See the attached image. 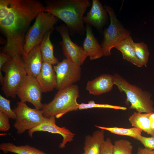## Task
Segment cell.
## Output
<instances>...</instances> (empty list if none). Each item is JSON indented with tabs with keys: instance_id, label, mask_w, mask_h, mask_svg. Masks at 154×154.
<instances>
[{
	"instance_id": "16",
	"label": "cell",
	"mask_w": 154,
	"mask_h": 154,
	"mask_svg": "<svg viewBox=\"0 0 154 154\" xmlns=\"http://www.w3.org/2000/svg\"><path fill=\"white\" fill-rule=\"evenodd\" d=\"M42 91L47 92L56 88V74L52 65L43 62L40 72L36 78Z\"/></svg>"
},
{
	"instance_id": "22",
	"label": "cell",
	"mask_w": 154,
	"mask_h": 154,
	"mask_svg": "<svg viewBox=\"0 0 154 154\" xmlns=\"http://www.w3.org/2000/svg\"><path fill=\"white\" fill-rule=\"evenodd\" d=\"M0 150L4 153L10 152L17 154H48L29 145H16L9 142L1 143Z\"/></svg>"
},
{
	"instance_id": "25",
	"label": "cell",
	"mask_w": 154,
	"mask_h": 154,
	"mask_svg": "<svg viewBox=\"0 0 154 154\" xmlns=\"http://www.w3.org/2000/svg\"><path fill=\"white\" fill-rule=\"evenodd\" d=\"M133 146L129 141L120 139L116 141L113 144V154H131Z\"/></svg>"
},
{
	"instance_id": "36",
	"label": "cell",
	"mask_w": 154,
	"mask_h": 154,
	"mask_svg": "<svg viewBox=\"0 0 154 154\" xmlns=\"http://www.w3.org/2000/svg\"></svg>"
},
{
	"instance_id": "12",
	"label": "cell",
	"mask_w": 154,
	"mask_h": 154,
	"mask_svg": "<svg viewBox=\"0 0 154 154\" xmlns=\"http://www.w3.org/2000/svg\"><path fill=\"white\" fill-rule=\"evenodd\" d=\"M55 117L54 116L44 117L42 122L36 127L28 131V135L32 137L35 132L38 131H46L51 133L61 135L62 138L59 147L64 148L68 142L73 140L75 134L64 127H60L56 123Z\"/></svg>"
},
{
	"instance_id": "9",
	"label": "cell",
	"mask_w": 154,
	"mask_h": 154,
	"mask_svg": "<svg viewBox=\"0 0 154 154\" xmlns=\"http://www.w3.org/2000/svg\"><path fill=\"white\" fill-rule=\"evenodd\" d=\"M53 68L56 76V88L58 90L74 85L80 79V66L66 58L54 65Z\"/></svg>"
},
{
	"instance_id": "20",
	"label": "cell",
	"mask_w": 154,
	"mask_h": 154,
	"mask_svg": "<svg viewBox=\"0 0 154 154\" xmlns=\"http://www.w3.org/2000/svg\"><path fill=\"white\" fill-rule=\"evenodd\" d=\"M151 114L135 112L129 117V120L133 127L139 129L151 136H154V129L151 127L149 118Z\"/></svg>"
},
{
	"instance_id": "7",
	"label": "cell",
	"mask_w": 154,
	"mask_h": 154,
	"mask_svg": "<svg viewBox=\"0 0 154 154\" xmlns=\"http://www.w3.org/2000/svg\"><path fill=\"white\" fill-rule=\"evenodd\" d=\"M109 16L110 23L103 32V39L101 44L104 56L111 55V50L130 35V32L125 29L117 18L113 9L108 5L104 6Z\"/></svg>"
},
{
	"instance_id": "21",
	"label": "cell",
	"mask_w": 154,
	"mask_h": 154,
	"mask_svg": "<svg viewBox=\"0 0 154 154\" xmlns=\"http://www.w3.org/2000/svg\"><path fill=\"white\" fill-rule=\"evenodd\" d=\"M53 31L47 32L40 44V48L43 62L52 65H56L59 62L54 54V45L51 42L50 37Z\"/></svg>"
},
{
	"instance_id": "18",
	"label": "cell",
	"mask_w": 154,
	"mask_h": 154,
	"mask_svg": "<svg viewBox=\"0 0 154 154\" xmlns=\"http://www.w3.org/2000/svg\"><path fill=\"white\" fill-rule=\"evenodd\" d=\"M94 131L92 135L85 138L84 149V154H100L101 146L105 141L104 130Z\"/></svg>"
},
{
	"instance_id": "30",
	"label": "cell",
	"mask_w": 154,
	"mask_h": 154,
	"mask_svg": "<svg viewBox=\"0 0 154 154\" xmlns=\"http://www.w3.org/2000/svg\"><path fill=\"white\" fill-rule=\"evenodd\" d=\"M9 118L0 111V131L5 132L8 131L11 126L9 123Z\"/></svg>"
},
{
	"instance_id": "6",
	"label": "cell",
	"mask_w": 154,
	"mask_h": 154,
	"mask_svg": "<svg viewBox=\"0 0 154 154\" xmlns=\"http://www.w3.org/2000/svg\"><path fill=\"white\" fill-rule=\"evenodd\" d=\"M1 70L5 73L1 89L7 97L15 98L27 75L21 56L12 57L3 65Z\"/></svg>"
},
{
	"instance_id": "15",
	"label": "cell",
	"mask_w": 154,
	"mask_h": 154,
	"mask_svg": "<svg viewBox=\"0 0 154 154\" xmlns=\"http://www.w3.org/2000/svg\"><path fill=\"white\" fill-rule=\"evenodd\" d=\"M114 85L113 76L104 74L92 80L88 81L86 89L90 94L99 96L110 91Z\"/></svg>"
},
{
	"instance_id": "24",
	"label": "cell",
	"mask_w": 154,
	"mask_h": 154,
	"mask_svg": "<svg viewBox=\"0 0 154 154\" xmlns=\"http://www.w3.org/2000/svg\"><path fill=\"white\" fill-rule=\"evenodd\" d=\"M134 46L137 58L143 66L146 67L149 55L147 45L144 42H135Z\"/></svg>"
},
{
	"instance_id": "3",
	"label": "cell",
	"mask_w": 154,
	"mask_h": 154,
	"mask_svg": "<svg viewBox=\"0 0 154 154\" xmlns=\"http://www.w3.org/2000/svg\"><path fill=\"white\" fill-rule=\"evenodd\" d=\"M113 76L114 84L120 92L125 94L126 102L130 103V109L141 113L154 112V103L151 99L150 93L130 84L117 74Z\"/></svg>"
},
{
	"instance_id": "4",
	"label": "cell",
	"mask_w": 154,
	"mask_h": 154,
	"mask_svg": "<svg viewBox=\"0 0 154 154\" xmlns=\"http://www.w3.org/2000/svg\"><path fill=\"white\" fill-rule=\"evenodd\" d=\"M79 93L78 86L74 84L58 90L51 102L44 104L41 110L43 116H54L59 119L69 112L79 110L77 99Z\"/></svg>"
},
{
	"instance_id": "34",
	"label": "cell",
	"mask_w": 154,
	"mask_h": 154,
	"mask_svg": "<svg viewBox=\"0 0 154 154\" xmlns=\"http://www.w3.org/2000/svg\"><path fill=\"white\" fill-rule=\"evenodd\" d=\"M82 154H84V153H83Z\"/></svg>"
},
{
	"instance_id": "13",
	"label": "cell",
	"mask_w": 154,
	"mask_h": 154,
	"mask_svg": "<svg viewBox=\"0 0 154 154\" xmlns=\"http://www.w3.org/2000/svg\"><path fill=\"white\" fill-rule=\"evenodd\" d=\"M108 13L104 6L98 0H92L91 8L83 18L86 24L96 28L102 32L103 27L108 22Z\"/></svg>"
},
{
	"instance_id": "11",
	"label": "cell",
	"mask_w": 154,
	"mask_h": 154,
	"mask_svg": "<svg viewBox=\"0 0 154 154\" xmlns=\"http://www.w3.org/2000/svg\"><path fill=\"white\" fill-rule=\"evenodd\" d=\"M43 92L36 78L27 75L17 93L21 101L32 104L35 108L42 110L44 104L41 103Z\"/></svg>"
},
{
	"instance_id": "31",
	"label": "cell",
	"mask_w": 154,
	"mask_h": 154,
	"mask_svg": "<svg viewBox=\"0 0 154 154\" xmlns=\"http://www.w3.org/2000/svg\"><path fill=\"white\" fill-rule=\"evenodd\" d=\"M12 57L11 56L3 54L1 52L0 54V81L2 85L3 83V76L2 75L1 69L3 65Z\"/></svg>"
},
{
	"instance_id": "27",
	"label": "cell",
	"mask_w": 154,
	"mask_h": 154,
	"mask_svg": "<svg viewBox=\"0 0 154 154\" xmlns=\"http://www.w3.org/2000/svg\"><path fill=\"white\" fill-rule=\"evenodd\" d=\"M11 100L0 95V111L6 115L9 118L12 119H16L15 113L11 108Z\"/></svg>"
},
{
	"instance_id": "35",
	"label": "cell",
	"mask_w": 154,
	"mask_h": 154,
	"mask_svg": "<svg viewBox=\"0 0 154 154\" xmlns=\"http://www.w3.org/2000/svg\"><path fill=\"white\" fill-rule=\"evenodd\" d=\"M0 154H2L1 153H0Z\"/></svg>"
},
{
	"instance_id": "33",
	"label": "cell",
	"mask_w": 154,
	"mask_h": 154,
	"mask_svg": "<svg viewBox=\"0 0 154 154\" xmlns=\"http://www.w3.org/2000/svg\"><path fill=\"white\" fill-rule=\"evenodd\" d=\"M149 118L151 127L152 129H154V112L151 113Z\"/></svg>"
},
{
	"instance_id": "5",
	"label": "cell",
	"mask_w": 154,
	"mask_h": 154,
	"mask_svg": "<svg viewBox=\"0 0 154 154\" xmlns=\"http://www.w3.org/2000/svg\"><path fill=\"white\" fill-rule=\"evenodd\" d=\"M58 21L57 18L49 12L44 11L40 12L26 35L23 55H26L35 47L39 45L46 34L54 30Z\"/></svg>"
},
{
	"instance_id": "23",
	"label": "cell",
	"mask_w": 154,
	"mask_h": 154,
	"mask_svg": "<svg viewBox=\"0 0 154 154\" xmlns=\"http://www.w3.org/2000/svg\"><path fill=\"white\" fill-rule=\"evenodd\" d=\"M95 126L100 129L108 131L111 133L128 136L135 139L137 136L141 135V133L143 131L141 129L134 127L125 128L117 127H105L96 125Z\"/></svg>"
},
{
	"instance_id": "26",
	"label": "cell",
	"mask_w": 154,
	"mask_h": 154,
	"mask_svg": "<svg viewBox=\"0 0 154 154\" xmlns=\"http://www.w3.org/2000/svg\"><path fill=\"white\" fill-rule=\"evenodd\" d=\"M94 108H109L116 110H125L126 107L112 105L109 104H96L93 100L90 101L87 103H82L79 104V110H80Z\"/></svg>"
},
{
	"instance_id": "8",
	"label": "cell",
	"mask_w": 154,
	"mask_h": 154,
	"mask_svg": "<svg viewBox=\"0 0 154 154\" xmlns=\"http://www.w3.org/2000/svg\"><path fill=\"white\" fill-rule=\"evenodd\" d=\"M13 110L16 115L14 126L17 133L19 134L36 127L44 119L41 110L30 108L25 102H18L16 107Z\"/></svg>"
},
{
	"instance_id": "10",
	"label": "cell",
	"mask_w": 154,
	"mask_h": 154,
	"mask_svg": "<svg viewBox=\"0 0 154 154\" xmlns=\"http://www.w3.org/2000/svg\"><path fill=\"white\" fill-rule=\"evenodd\" d=\"M55 29L62 37V40L59 44L62 46L66 58L80 66L88 56L83 48L72 40L66 25L62 24L56 27Z\"/></svg>"
},
{
	"instance_id": "2",
	"label": "cell",
	"mask_w": 154,
	"mask_h": 154,
	"mask_svg": "<svg viewBox=\"0 0 154 154\" xmlns=\"http://www.w3.org/2000/svg\"><path fill=\"white\" fill-rule=\"evenodd\" d=\"M45 11L65 24L70 35H83L86 33L84 15L91 5L88 0H46Z\"/></svg>"
},
{
	"instance_id": "14",
	"label": "cell",
	"mask_w": 154,
	"mask_h": 154,
	"mask_svg": "<svg viewBox=\"0 0 154 154\" xmlns=\"http://www.w3.org/2000/svg\"><path fill=\"white\" fill-rule=\"evenodd\" d=\"M22 56L27 75L36 78L40 71L43 62L40 45L35 47L26 55Z\"/></svg>"
},
{
	"instance_id": "19",
	"label": "cell",
	"mask_w": 154,
	"mask_h": 154,
	"mask_svg": "<svg viewBox=\"0 0 154 154\" xmlns=\"http://www.w3.org/2000/svg\"><path fill=\"white\" fill-rule=\"evenodd\" d=\"M134 43L130 35L121 42L115 48L121 52L124 59L138 67H142L143 66L135 53Z\"/></svg>"
},
{
	"instance_id": "28",
	"label": "cell",
	"mask_w": 154,
	"mask_h": 154,
	"mask_svg": "<svg viewBox=\"0 0 154 154\" xmlns=\"http://www.w3.org/2000/svg\"><path fill=\"white\" fill-rule=\"evenodd\" d=\"M135 139L140 141L145 147L154 150V136L146 137L140 135L137 136Z\"/></svg>"
},
{
	"instance_id": "17",
	"label": "cell",
	"mask_w": 154,
	"mask_h": 154,
	"mask_svg": "<svg viewBox=\"0 0 154 154\" xmlns=\"http://www.w3.org/2000/svg\"><path fill=\"white\" fill-rule=\"evenodd\" d=\"M85 28L86 36L82 44L83 48L90 60L99 58L104 56L101 46L95 37L91 26L86 24Z\"/></svg>"
},
{
	"instance_id": "1",
	"label": "cell",
	"mask_w": 154,
	"mask_h": 154,
	"mask_svg": "<svg viewBox=\"0 0 154 154\" xmlns=\"http://www.w3.org/2000/svg\"><path fill=\"white\" fill-rule=\"evenodd\" d=\"M44 9L37 0H0V29L6 40L2 53L12 57L23 55L30 25Z\"/></svg>"
},
{
	"instance_id": "32",
	"label": "cell",
	"mask_w": 154,
	"mask_h": 154,
	"mask_svg": "<svg viewBox=\"0 0 154 154\" xmlns=\"http://www.w3.org/2000/svg\"><path fill=\"white\" fill-rule=\"evenodd\" d=\"M137 154H154V151L149 148L139 147Z\"/></svg>"
},
{
	"instance_id": "29",
	"label": "cell",
	"mask_w": 154,
	"mask_h": 154,
	"mask_svg": "<svg viewBox=\"0 0 154 154\" xmlns=\"http://www.w3.org/2000/svg\"><path fill=\"white\" fill-rule=\"evenodd\" d=\"M113 147L111 140L108 138L102 145L100 154H113Z\"/></svg>"
}]
</instances>
